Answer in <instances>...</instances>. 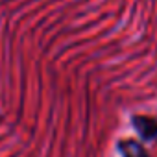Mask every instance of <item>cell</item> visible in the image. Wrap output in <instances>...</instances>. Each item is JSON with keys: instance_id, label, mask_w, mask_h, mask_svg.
Returning <instances> with one entry per match:
<instances>
[{"instance_id": "6da1fadb", "label": "cell", "mask_w": 157, "mask_h": 157, "mask_svg": "<svg viewBox=\"0 0 157 157\" xmlns=\"http://www.w3.org/2000/svg\"><path fill=\"white\" fill-rule=\"evenodd\" d=\"M124 153H126V157H148L144 151H142V148L139 146V144H135V142H126V150H124Z\"/></svg>"}]
</instances>
